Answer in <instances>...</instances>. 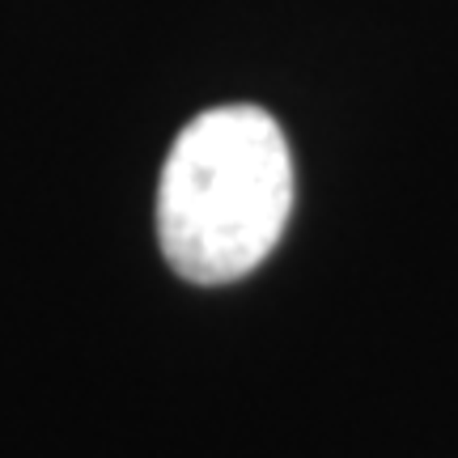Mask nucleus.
Listing matches in <instances>:
<instances>
[{
    "mask_svg": "<svg viewBox=\"0 0 458 458\" xmlns=\"http://www.w3.org/2000/svg\"><path fill=\"white\" fill-rule=\"evenodd\" d=\"M293 213V157L280 123L259 106H213L170 148L157 182V238L191 284L255 272Z\"/></svg>",
    "mask_w": 458,
    "mask_h": 458,
    "instance_id": "nucleus-1",
    "label": "nucleus"
}]
</instances>
